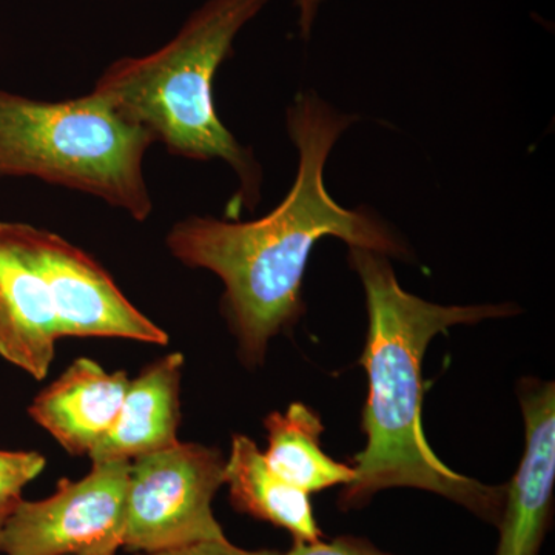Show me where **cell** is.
<instances>
[{"mask_svg":"<svg viewBox=\"0 0 555 555\" xmlns=\"http://www.w3.org/2000/svg\"><path fill=\"white\" fill-rule=\"evenodd\" d=\"M352 120L315 93L299 94L287 109L297 178L283 203L257 221L193 215L167 233L175 259L208 270L224 284L222 312L248 366L261 364L270 339L305 313L302 280L318 241L335 236L386 257L408 255L400 236L374 211L349 210L328 195L324 166Z\"/></svg>","mask_w":555,"mask_h":555,"instance_id":"1","label":"cell"},{"mask_svg":"<svg viewBox=\"0 0 555 555\" xmlns=\"http://www.w3.org/2000/svg\"><path fill=\"white\" fill-rule=\"evenodd\" d=\"M349 248L350 266L366 294L369 327L361 364L369 378L363 411L367 441L353 456V478L343 486L339 506L357 509L385 489L415 488L499 525L506 485H486L455 473L427 443L422 425V364L438 334L462 324L516 315V306L434 305L400 286L389 257Z\"/></svg>","mask_w":555,"mask_h":555,"instance_id":"2","label":"cell"},{"mask_svg":"<svg viewBox=\"0 0 555 555\" xmlns=\"http://www.w3.org/2000/svg\"><path fill=\"white\" fill-rule=\"evenodd\" d=\"M268 2L207 0L166 46L145 56L112 62L93 89L171 155L228 164L240 182L229 210L233 218L243 208L257 207L262 170L251 149L219 119L214 80L232 54L236 36Z\"/></svg>","mask_w":555,"mask_h":555,"instance_id":"3","label":"cell"},{"mask_svg":"<svg viewBox=\"0 0 555 555\" xmlns=\"http://www.w3.org/2000/svg\"><path fill=\"white\" fill-rule=\"evenodd\" d=\"M153 144L94 90L56 102L0 90V178H38L144 222L155 207L144 175Z\"/></svg>","mask_w":555,"mask_h":555,"instance_id":"4","label":"cell"},{"mask_svg":"<svg viewBox=\"0 0 555 555\" xmlns=\"http://www.w3.org/2000/svg\"><path fill=\"white\" fill-rule=\"evenodd\" d=\"M224 467L219 449L181 441L133 460L122 547L153 554L225 539L211 506Z\"/></svg>","mask_w":555,"mask_h":555,"instance_id":"5","label":"cell"},{"mask_svg":"<svg viewBox=\"0 0 555 555\" xmlns=\"http://www.w3.org/2000/svg\"><path fill=\"white\" fill-rule=\"evenodd\" d=\"M131 462L93 465L49 499L20 500L0 528L5 555H116L122 547Z\"/></svg>","mask_w":555,"mask_h":555,"instance_id":"6","label":"cell"},{"mask_svg":"<svg viewBox=\"0 0 555 555\" xmlns=\"http://www.w3.org/2000/svg\"><path fill=\"white\" fill-rule=\"evenodd\" d=\"M53 294L61 337L133 339L166 346L169 335L122 294L107 270L50 230L11 221Z\"/></svg>","mask_w":555,"mask_h":555,"instance_id":"7","label":"cell"},{"mask_svg":"<svg viewBox=\"0 0 555 555\" xmlns=\"http://www.w3.org/2000/svg\"><path fill=\"white\" fill-rule=\"evenodd\" d=\"M526 448L506 485L495 555H539L550 528L555 486V385L526 379L520 389Z\"/></svg>","mask_w":555,"mask_h":555,"instance_id":"8","label":"cell"},{"mask_svg":"<svg viewBox=\"0 0 555 555\" xmlns=\"http://www.w3.org/2000/svg\"><path fill=\"white\" fill-rule=\"evenodd\" d=\"M60 338L49 283L14 236L11 221H0V357L42 382Z\"/></svg>","mask_w":555,"mask_h":555,"instance_id":"9","label":"cell"},{"mask_svg":"<svg viewBox=\"0 0 555 555\" xmlns=\"http://www.w3.org/2000/svg\"><path fill=\"white\" fill-rule=\"evenodd\" d=\"M129 383L124 371L107 372L90 358H78L38 393L28 415L69 455H90L115 425Z\"/></svg>","mask_w":555,"mask_h":555,"instance_id":"10","label":"cell"},{"mask_svg":"<svg viewBox=\"0 0 555 555\" xmlns=\"http://www.w3.org/2000/svg\"><path fill=\"white\" fill-rule=\"evenodd\" d=\"M182 369L184 357L173 352L130 379L115 425L90 452L91 465L133 462L179 443Z\"/></svg>","mask_w":555,"mask_h":555,"instance_id":"11","label":"cell"},{"mask_svg":"<svg viewBox=\"0 0 555 555\" xmlns=\"http://www.w3.org/2000/svg\"><path fill=\"white\" fill-rule=\"evenodd\" d=\"M224 485L230 500L241 513L286 529L295 542L321 539L308 492L278 476L257 443L236 434L225 460Z\"/></svg>","mask_w":555,"mask_h":555,"instance_id":"12","label":"cell"},{"mask_svg":"<svg viewBox=\"0 0 555 555\" xmlns=\"http://www.w3.org/2000/svg\"><path fill=\"white\" fill-rule=\"evenodd\" d=\"M264 427L269 440L266 460L288 483L310 495L352 480V466L335 462L324 454L320 447L323 423L320 415L306 404H291L284 414L272 412L266 416Z\"/></svg>","mask_w":555,"mask_h":555,"instance_id":"13","label":"cell"},{"mask_svg":"<svg viewBox=\"0 0 555 555\" xmlns=\"http://www.w3.org/2000/svg\"><path fill=\"white\" fill-rule=\"evenodd\" d=\"M46 456L35 451L0 449V511L13 509L22 489L46 469Z\"/></svg>","mask_w":555,"mask_h":555,"instance_id":"14","label":"cell"},{"mask_svg":"<svg viewBox=\"0 0 555 555\" xmlns=\"http://www.w3.org/2000/svg\"><path fill=\"white\" fill-rule=\"evenodd\" d=\"M280 555H393L378 550L360 537L343 535L332 542H295L291 551Z\"/></svg>","mask_w":555,"mask_h":555,"instance_id":"15","label":"cell"},{"mask_svg":"<svg viewBox=\"0 0 555 555\" xmlns=\"http://www.w3.org/2000/svg\"><path fill=\"white\" fill-rule=\"evenodd\" d=\"M275 551H247L232 545L228 539L206 540L192 545L160 551V553L139 555H280Z\"/></svg>","mask_w":555,"mask_h":555,"instance_id":"16","label":"cell"},{"mask_svg":"<svg viewBox=\"0 0 555 555\" xmlns=\"http://www.w3.org/2000/svg\"><path fill=\"white\" fill-rule=\"evenodd\" d=\"M321 2H323V0H295L299 13V31H301V36L305 39L310 38V33H312L313 24H315Z\"/></svg>","mask_w":555,"mask_h":555,"instance_id":"17","label":"cell"},{"mask_svg":"<svg viewBox=\"0 0 555 555\" xmlns=\"http://www.w3.org/2000/svg\"><path fill=\"white\" fill-rule=\"evenodd\" d=\"M11 513V509L0 511V528H2L3 520H5L7 516Z\"/></svg>","mask_w":555,"mask_h":555,"instance_id":"18","label":"cell"}]
</instances>
